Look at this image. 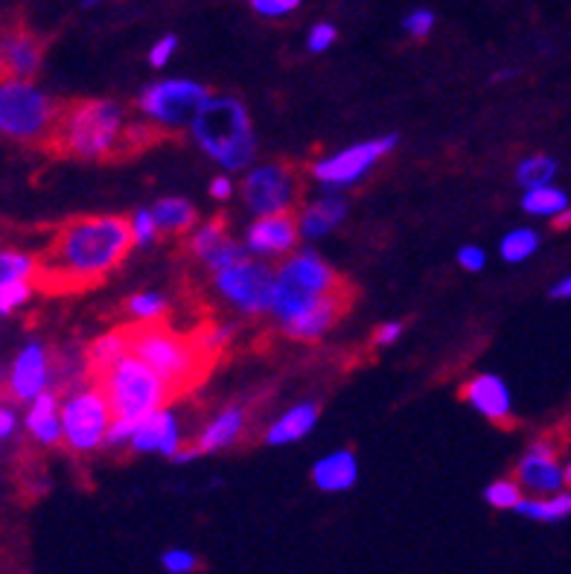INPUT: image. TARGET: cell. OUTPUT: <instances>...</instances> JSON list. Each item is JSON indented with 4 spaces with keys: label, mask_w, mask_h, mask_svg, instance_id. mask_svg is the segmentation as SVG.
I'll use <instances>...</instances> for the list:
<instances>
[{
    "label": "cell",
    "mask_w": 571,
    "mask_h": 574,
    "mask_svg": "<svg viewBox=\"0 0 571 574\" xmlns=\"http://www.w3.org/2000/svg\"><path fill=\"white\" fill-rule=\"evenodd\" d=\"M131 245V227L123 216L70 219L38 257L35 286L44 292H82L96 286L126 260Z\"/></svg>",
    "instance_id": "1"
},
{
    "label": "cell",
    "mask_w": 571,
    "mask_h": 574,
    "mask_svg": "<svg viewBox=\"0 0 571 574\" xmlns=\"http://www.w3.org/2000/svg\"><path fill=\"white\" fill-rule=\"evenodd\" d=\"M50 147L61 155L103 161L129 149V122L114 99H82L61 108Z\"/></svg>",
    "instance_id": "2"
},
{
    "label": "cell",
    "mask_w": 571,
    "mask_h": 574,
    "mask_svg": "<svg viewBox=\"0 0 571 574\" xmlns=\"http://www.w3.org/2000/svg\"><path fill=\"white\" fill-rule=\"evenodd\" d=\"M190 134L196 147L225 173L252 169L257 155V134H254L248 108L234 96H210L208 105L193 120Z\"/></svg>",
    "instance_id": "3"
},
{
    "label": "cell",
    "mask_w": 571,
    "mask_h": 574,
    "mask_svg": "<svg viewBox=\"0 0 571 574\" xmlns=\"http://www.w3.org/2000/svg\"><path fill=\"white\" fill-rule=\"evenodd\" d=\"M131 353L143 359L164 379L173 397L199 385L201 374L210 365L208 359L201 356V350L196 348L193 336H182L164 324L131 327Z\"/></svg>",
    "instance_id": "4"
},
{
    "label": "cell",
    "mask_w": 571,
    "mask_h": 574,
    "mask_svg": "<svg viewBox=\"0 0 571 574\" xmlns=\"http://www.w3.org/2000/svg\"><path fill=\"white\" fill-rule=\"evenodd\" d=\"M345 286L333 266L321 260L312 248L289 254L280 269H275V297H271V315L278 318L280 327L321 301L329 292Z\"/></svg>",
    "instance_id": "5"
},
{
    "label": "cell",
    "mask_w": 571,
    "mask_h": 574,
    "mask_svg": "<svg viewBox=\"0 0 571 574\" xmlns=\"http://www.w3.org/2000/svg\"><path fill=\"white\" fill-rule=\"evenodd\" d=\"M94 379L112 402L114 418L131 420V423L147 420L149 414L166 409V402L173 400L164 379L135 353L120 359L117 365L108 367L105 374L94 376Z\"/></svg>",
    "instance_id": "6"
},
{
    "label": "cell",
    "mask_w": 571,
    "mask_h": 574,
    "mask_svg": "<svg viewBox=\"0 0 571 574\" xmlns=\"http://www.w3.org/2000/svg\"><path fill=\"white\" fill-rule=\"evenodd\" d=\"M61 108H56L42 87L26 79H3L0 85V131L18 143L50 147Z\"/></svg>",
    "instance_id": "7"
},
{
    "label": "cell",
    "mask_w": 571,
    "mask_h": 574,
    "mask_svg": "<svg viewBox=\"0 0 571 574\" xmlns=\"http://www.w3.org/2000/svg\"><path fill=\"white\" fill-rule=\"evenodd\" d=\"M210 91L193 79H161L140 91L138 112L155 129H190L193 120L208 105Z\"/></svg>",
    "instance_id": "8"
},
{
    "label": "cell",
    "mask_w": 571,
    "mask_h": 574,
    "mask_svg": "<svg viewBox=\"0 0 571 574\" xmlns=\"http://www.w3.org/2000/svg\"><path fill=\"white\" fill-rule=\"evenodd\" d=\"M114 423V409L100 385H82L61 400V429L70 453L100 449Z\"/></svg>",
    "instance_id": "9"
},
{
    "label": "cell",
    "mask_w": 571,
    "mask_h": 574,
    "mask_svg": "<svg viewBox=\"0 0 571 574\" xmlns=\"http://www.w3.org/2000/svg\"><path fill=\"white\" fill-rule=\"evenodd\" d=\"M213 286L228 304L245 315H271L275 297V269L266 260L245 257V260L213 271Z\"/></svg>",
    "instance_id": "10"
},
{
    "label": "cell",
    "mask_w": 571,
    "mask_h": 574,
    "mask_svg": "<svg viewBox=\"0 0 571 574\" xmlns=\"http://www.w3.org/2000/svg\"><path fill=\"white\" fill-rule=\"evenodd\" d=\"M399 138L397 134H385V138H373L362 140V143H350L336 155L318 157L312 164V178L324 187L327 192L347 190V187H356V184L368 178L373 166L380 164L382 157H388L394 149H397Z\"/></svg>",
    "instance_id": "11"
},
{
    "label": "cell",
    "mask_w": 571,
    "mask_h": 574,
    "mask_svg": "<svg viewBox=\"0 0 571 574\" xmlns=\"http://www.w3.org/2000/svg\"><path fill=\"white\" fill-rule=\"evenodd\" d=\"M243 199L254 216H278L289 213L298 201V178L283 164H260L245 173Z\"/></svg>",
    "instance_id": "12"
},
{
    "label": "cell",
    "mask_w": 571,
    "mask_h": 574,
    "mask_svg": "<svg viewBox=\"0 0 571 574\" xmlns=\"http://www.w3.org/2000/svg\"><path fill=\"white\" fill-rule=\"evenodd\" d=\"M53 383V359L47 353L42 341H26L24 348L18 350L15 359H12V365L7 371V388L9 400L15 402H30L35 397H42L44 391H50Z\"/></svg>",
    "instance_id": "13"
},
{
    "label": "cell",
    "mask_w": 571,
    "mask_h": 574,
    "mask_svg": "<svg viewBox=\"0 0 571 574\" xmlns=\"http://www.w3.org/2000/svg\"><path fill=\"white\" fill-rule=\"evenodd\" d=\"M298 239H301L298 216H292V213H278V216L254 219L252 225L245 227L243 245L257 260H278V257L294 254Z\"/></svg>",
    "instance_id": "14"
},
{
    "label": "cell",
    "mask_w": 571,
    "mask_h": 574,
    "mask_svg": "<svg viewBox=\"0 0 571 574\" xmlns=\"http://www.w3.org/2000/svg\"><path fill=\"white\" fill-rule=\"evenodd\" d=\"M516 481L531 496H555L566 490V464L557 461V449L551 441H534L528 453L516 464Z\"/></svg>",
    "instance_id": "15"
},
{
    "label": "cell",
    "mask_w": 571,
    "mask_h": 574,
    "mask_svg": "<svg viewBox=\"0 0 571 574\" xmlns=\"http://www.w3.org/2000/svg\"><path fill=\"white\" fill-rule=\"evenodd\" d=\"M347 306H350V289L341 286L338 292H329V295H324L312 306H306L298 318L283 324V332L289 339L318 341L321 336L341 318V313H345Z\"/></svg>",
    "instance_id": "16"
},
{
    "label": "cell",
    "mask_w": 571,
    "mask_h": 574,
    "mask_svg": "<svg viewBox=\"0 0 571 574\" xmlns=\"http://www.w3.org/2000/svg\"><path fill=\"white\" fill-rule=\"evenodd\" d=\"M461 397L467 400V406L473 411H478L481 418H487L490 423H511L513 414V397L511 388L504 383L502 376L496 374H478L473 376Z\"/></svg>",
    "instance_id": "17"
},
{
    "label": "cell",
    "mask_w": 571,
    "mask_h": 574,
    "mask_svg": "<svg viewBox=\"0 0 571 574\" xmlns=\"http://www.w3.org/2000/svg\"><path fill=\"white\" fill-rule=\"evenodd\" d=\"M131 449L135 453H158L166 458H175L182 453V426L170 409H158L147 420H140L138 432L131 437Z\"/></svg>",
    "instance_id": "18"
},
{
    "label": "cell",
    "mask_w": 571,
    "mask_h": 574,
    "mask_svg": "<svg viewBox=\"0 0 571 574\" xmlns=\"http://www.w3.org/2000/svg\"><path fill=\"white\" fill-rule=\"evenodd\" d=\"M0 68L7 79H30L42 68V42L26 30H9L0 44Z\"/></svg>",
    "instance_id": "19"
},
{
    "label": "cell",
    "mask_w": 571,
    "mask_h": 574,
    "mask_svg": "<svg viewBox=\"0 0 571 574\" xmlns=\"http://www.w3.org/2000/svg\"><path fill=\"white\" fill-rule=\"evenodd\" d=\"M310 479L321 493H345L359 481V461L350 449H336L312 464Z\"/></svg>",
    "instance_id": "20"
},
{
    "label": "cell",
    "mask_w": 571,
    "mask_h": 574,
    "mask_svg": "<svg viewBox=\"0 0 571 574\" xmlns=\"http://www.w3.org/2000/svg\"><path fill=\"white\" fill-rule=\"evenodd\" d=\"M24 429L30 432L35 444L56 446L65 441V429H61V400L56 391H44L30 402L24 418Z\"/></svg>",
    "instance_id": "21"
},
{
    "label": "cell",
    "mask_w": 571,
    "mask_h": 574,
    "mask_svg": "<svg viewBox=\"0 0 571 574\" xmlns=\"http://www.w3.org/2000/svg\"><path fill=\"white\" fill-rule=\"evenodd\" d=\"M347 216V201L345 196H338V192H327V196H321L312 204L301 210V216H298V225H301V236L303 239H324L327 234H333Z\"/></svg>",
    "instance_id": "22"
},
{
    "label": "cell",
    "mask_w": 571,
    "mask_h": 574,
    "mask_svg": "<svg viewBox=\"0 0 571 574\" xmlns=\"http://www.w3.org/2000/svg\"><path fill=\"white\" fill-rule=\"evenodd\" d=\"M318 402L303 400L298 406H292L289 411H283L269 429H266V444L269 446H289L298 444L303 437L310 435L312 429L318 426Z\"/></svg>",
    "instance_id": "23"
},
{
    "label": "cell",
    "mask_w": 571,
    "mask_h": 574,
    "mask_svg": "<svg viewBox=\"0 0 571 574\" xmlns=\"http://www.w3.org/2000/svg\"><path fill=\"white\" fill-rule=\"evenodd\" d=\"M243 429H245V409L231 406V409L219 411L217 418L201 429L199 444L196 446H199L201 453H222V449L236 444V437L243 435Z\"/></svg>",
    "instance_id": "24"
},
{
    "label": "cell",
    "mask_w": 571,
    "mask_h": 574,
    "mask_svg": "<svg viewBox=\"0 0 571 574\" xmlns=\"http://www.w3.org/2000/svg\"><path fill=\"white\" fill-rule=\"evenodd\" d=\"M131 353V327L126 330H112L100 336V339L88 348V371L94 376L105 374L108 367H114L120 359Z\"/></svg>",
    "instance_id": "25"
},
{
    "label": "cell",
    "mask_w": 571,
    "mask_h": 574,
    "mask_svg": "<svg viewBox=\"0 0 571 574\" xmlns=\"http://www.w3.org/2000/svg\"><path fill=\"white\" fill-rule=\"evenodd\" d=\"M516 514L531 519V523H546L557 525L569 519L571 516V490L563 493H555V496H534V499H522Z\"/></svg>",
    "instance_id": "26"
},
{
    "label": "cell",
    "mask_w": 571,
    "mask_h": 574,
    "mask_svg": "<svg viewBox=\"0 0 571 574\" xmlns=\"http://www.w3.org/2000/svg\"><path fill=\"white\" fill-rule=\"evenodd\" d=\"M152 216H155L161 234H182L196 225V208L182 196H164L152 204Z\"/></svg>",
    "instance_id": "27"
},
{
    "label": "cell",
    "mask_w": 571,
    "mask_h": 574,
    "mask_svg": "<svg viewBox=\"0 0 571 574\" xmlns=\"http://www.w3.org/2000/svg\"><path fill=\"white\" fill-rule=\"evenodd\" d=\"M569 204V196L566 190L548 184V187H537V190H525L522 192V210L528 216H539V219H557L560 213H566Z\"/></svg>",
    "instance_id": "28"
},
{
    "label": "cell",
    "mask_w": 571,
    "mask_h": 574,
    "mask_svg": "<svg viewBox=\"0 0 571 574\" xmlns=\"http://www.w3.org/2000/svg\"><path fill=\"white\" fill-rule=\"evenodd\" d=\"M557 161L551 155H528L522 157L520 164H516V184H520L522 190H537V187H548V184H555L557 178Z\"/></svg>",
    "instance_id": "29"
},
{
    "label": "cell",
    "mask_w": 571,
    "mask_h": 574,
    "mask_svg": "<svg viewBox=\"0 0 571 574\" xmlns=\"http://www.w3.org/2000/svg\"><path fill=\"white\" fill-rule=\"evenodd\" d=\"M539 251V234L534 227H516V231H508L499 243V254H502L504 262H525L531 260L534 254Z\"/></svg>",
    "instance_id": "30"
},
{
    "label": "cell",
    "mask_w": 571,
    "mask_h": 574,
    "mask_svg": "<svg viewBox=\"0 0 571 574\" xmlns=\"http://www.w3.org/2000/svg\"><path fill=\"white\" fill-rule=\"evenodd\" d=\"M228 234H225V219L217 216L210 219V222H205V225H199L196 231H193L190 236V251L199 257L201 262L208 260L210 254L217 251L219 245L225 243Z\"/></svg>",
    "instance_id": "31"
},
{
    "label": "cell",
    "mask_w": 571,
    "mask_h": 574,
    "mask_svg": "<svg viewBox=\"0 0 571 574\" xmlns=\"http://www.w3.org/2000/svg\"><path fill=\"white\" fill-rule=\"evenodd\" d=\"M35 274H38V260H35L33 254L15 251V248L0 254V283L35 280Z\"/></svg>",
    "instance_id": "32"
},
{
    "label": "cell",
    "mask_w": 571,
    "mask_h": 574,
    "mask_svg": "<svg viewBox=\"0 0 571 574\" xmlns=\"http://www.w3.org/2000/svg\"><path fill=\"white\" fill-rule=\"evenodd\" d=\"M522 499H525V488L516 479L490 481L485 488V502L496 511H516Z\"/></svg>",
    "instance_id": "33"
},
{
    "label": "cell",
    "mask_w": 571,
    "mask_h": 574,
    "mask_svg": "<svg viewBox=\"0 0 571 574\" xmlns=\"http://www.w3.org/2000/svg\"><path fill=\"white\" fill-rule=\"evenodd\" d=\"M129 315L140 324H158L166 315V297L158 292H140L129 297Z\"/></svg>",
    "instance_id": "34"
},
{
    "label": "cell",
    "mask_w": 571,
    "mask_h": 574,
    "mask_svg": "<svg viewBox=\"0 0 571 574\" xmlns=\"http://www.w3.org/2000/svg\"><path fill=\"white\" fill-rule=\"evenodd\" d=\"M193 341H196V348L201 350V356L208 359V362H213V359L222 353V348H225L228 341H231V327H201V330L193 332Z\"/></svg>",
    "instance_id": "35"
},
{
    "label": "cell",
    "mask_w": 571,
    "mask_h": 574,
    "mask_svg": "<svg viewBox=\"0 0 571 574\" xmlns=\"http://www.w3.org/2000/svg\"><path fill=\"white\" fill-rule=\"evenodd\" d=\"M35 280H18V283H0V313L9 315L33 297Z\"/></svg>",
    "instance_id": "36"
},
{
    "label": "cell",
    "mask_w": 571,
    "mask_h": 574,
    "mask_svg": "<svg viewBox=\"0 0 571 574\" xmlns=\"http://www.w3.org/2000/svg\"><path fill=\"white\" fill-rule=\"evenodd\" d=\"M129 227H131V243L138 245V248L152 245L158 239V234H161V227H158L155 216H152V210H138V213L129 219Z\"/></svg>",
    "instance_id": "37"
},
{
    "label": "cell",
    "mask_w": 571,
    "mask_h": 574,
    "mask_svg": "<svg viewBox=\"0 0 571 574\" xmlns=\"http://www.w3.org/2000/svg\"><path fill=\"white\" fill-rule=\"evenodd\" d=\"M161 569L166 574H193L199 569V558L190 549H166L161 554Z\"/></svg>",
    "instance_id": "38"
},
{
    "label": "cell",
    "mask_w": 571,
    "mask_h": 574,
    "mask_svg": "<svg viewBox=\"0 0 571 574\" xmlns=\"http://www.w3.org/2000/svg\"><path fill=\"white\" fill-rule=\"evenodd\" d=\"M403 30H406L411 38H426V35L434 30V12L432 9H415L403 17Z\"/></svg>",
    "instance_id": "39"
},
{
    "label": "cell",
    "mask_w": 571,
    "mask_h": 574,
    "mask_svg": "<svg viewBox=\"0 0 571 574\" xmlns=\"http://www.w3.org/2000/svg\"><path fill=\"white\" fill-rule=\"evenodd\" d=\"M338 38V30L333 24H327V21H321V24H315L310 30V35H306V47H310V52H327L333 44H336Z\"/></svg>",
    "instance_id": "40"
},
{
    "label": "cell",
    "mask_w": 571,
    "mask_h": 574,
    "mask_svg": "<svg viewBox=\"0 0 571 574\" xmlns=\"http://www.w3.org/2000/svg\"><path fill=\"white\" fill-rule=\"evenodd\" d=\"M301 7V0H252V9L263 17H283Z\"/></svg>",
    "instance_id": "41"
},
{
    "label": "cell",
    "mask_w": 571,
    "mask_h": 574,
    "mask_svg": "<svg viewBox=\"0 0 571 574\" xmlns=\"http://www.w3.org/2000/svg\"><path fill=\"white\" fill-rule=\"evenodd\" d=\"M455 260L464 271H485L487 266V254L485 248H478V245H461L458 254H455Z\"/></svg>",
    "instance_id": "42"
},
{
    "label": "cell",
    "mask_w": 571,
    "mask_h": 574,
    "mask_svg": "<svg viewBox=\"0 0 571 574\" xmlns=\"http://www.w3.org/2000/svg\"><path fill=\"white\" fill-rule=\"evenodd\" d=\"M175 50H178V38H175V35L158 38V42L152 44V50H149V65H152V68H164L166 61L173 59Z\"/></svg>",
    "instance_id": "43"
},
{
    "label": "cell",
    "mask_w": 571,
    "mask_h": 574,
    "mask_svg": "<svg viewBox=\"0 0 571 574\" xmlns=\"http://www.w3.org/2000/svg\"><path fill=\"white\" fill-rule=\"evenodd\" d=\"M135 432H138V423H131V420H123V418H114L112 429H108V437H105V444L108 446L131 444Z\"/></svg>",
    "instance_id": "44"
},
{
    "label": "cell",
    "mask_w": 571,
    "mask_h": 574,
    "mask_svg": "<svg viewBox=\"0 0 571 574\" xmlns=\"http://www.w3.org/2000/svg\"><path fill=\"white\" fill-rule=\"evenodd\" d=\"M399 336H403V324L385 321V324H380V327H376V332H373V344H376V348H391V344H394Z\"/></svg>",
    "instance_id": "45"
},
{
    "label": "cell",
    "mask_w": 571,
    "mask_h": 574,
    "mask_svg": "<svg viewBox=\"0 0 571 574\" xmlns=\"http://www.w3.org/2000/svg\"><path fill=\"white\" fill-rule=\"evenodd\" d=\"M15 432H18L15 409H12V406H3V409H0V437L9 441V437H15Z\"/></svg>",
    "instance_id": "46"
},
{
    "label": "cell",
    "mask_w": 571,
    "mask_h": 574,
    "mask_svg": "<svg viewBox=\"0 0 571 574\" xmlns=\"http://www.w3.org/2000/svg\"><path fill=\"white\" fill-rule=\"evenodd\" d=\"M210 196L219 201H225L234 196V181L228 178V175H217L213 181H210Z\"/></svg>",
    "instance_id": "47"
},
{
    "label": "cell",
    "mask_w": 571,
    "mask_h": 574,
    "mask_svg": "<svg viewBox=\"0 0 571 574\" xmlns=\"http://www.w3.org/2000/svg\"><path fill=\"white\" fill-rule=\"evenodd\" d=\"M551 297H555V301H571V274L560 280V283H555V289H551Z\"/></svg>",
    "instance_id": "48"
},
{
    "label": "cell",
    "mask_w": 571,
    "mask_h": 574,
    "mask_svg": "<svg viewBox=\"0 0 571 574\" xmlns=\"http://www.w3.org/2000/svg\"><path fill=\"white\" fill-rule=\"evenodd\" d=\"M196 455H201L199 446H184L182 453L175 455L173 461H175V464H187V461H193V458H196Z\"/></svg>",
    "instance_id": "49"
},
{
    "label": "cell",
    "mask_w": 571,
    "mask_h": 574,
    "mask_svg": "<svg viewBox=\"0 0 571 574\" xmlns=\"http://www.w3.org/2000/svg\"><path fill=\"white\" fill-rule=\"evenodd\" d=\"M555 225H557V227H569V225H571V208L555 219Z\"/></svg>",
    "instance_id": "50"
},
{
    "label": "cell",
    "mask_w": 571,
    "mask_h": 574,
    "mask_svg": "<svg viewBox=\"0 0 571 574\" xmlns=\"http://www.w3.org/2000/svg\"><path fill=\"white\" fill-rule=\"evenodd\" d=\"M566 490H571V461L566 464Z\"/></svg>",
    "instance_id": "51"
}]
</instances>
